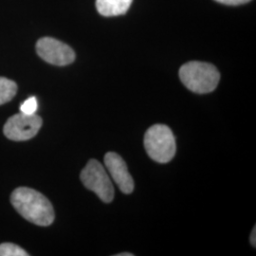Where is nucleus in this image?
Instances as JSON below:
<instances>
[{"label": "nucleus", "instance_id": "nucleus-12", "mask_svg": "<svg viewBox=\"0 0 256 256\" xmlns=\"http://www.w3.org/2000/svg\"><path fill=\"white\" fill-rule=\"evenodd\" d=\"M216 2H220L224 5H230V6H236V5H242L250 2V0H216Z\"/></svg>", "mask_w": 256, "mask_h": 256}, {"label": "nucleus", "instance_id": "nucleus-3", "mask_svg": "<svg viewBox=\"0 0 256 256\" xmlns=\"http://www.w3.org/2000/svg\"><path fill=\"white\" fill-rule=\"evenodd\" d=\"M144 148L153 160L160 164L169 162L176 151L172 130L164 124L151 126L144 135Z\"/></svg>", "mask_w": 256, "mask_h": 256}, {"label": "nucleus", "instance_id": "nucleus-1", "mask_svg": "<svg viewBox=\"0 0 256 256\" xmlns=\"http://www.w3.org/2000/svg\"><path fill=\"white\" fill-rule=\"evenodd\" d=\"M14 209L28 221L42 227L50 226L54 220L52 203L41 192L27 187H19L10 196Z\"/></svg>", "mask_w": 256, "mask_h": 256}, {"label": "nucleus", "instance_id": "nucleus-13", "mask_svg": "<svg viewBox=\"0 0 256 256\" xmlns=\"http://www.w3.org/2000/svg\"><path fill=\"white\" fill-rule=\"evenodd\" d=\"M256 228L254 227V230H252V234H250V244L254 246V247H256Z\"/></svg>", "mask_w": 256, "mask_h": 256}, {"label": "nucleus", "instance_id": "nucleus-10", "mask_svg": "<svg viewBox=\"0 0 256 256\" xmlns=\"http://www.w3.org/2000/svg\"><path fill=\"white\" fill-rule=\"evenodd\" d=\"M27 252L16 244L3 243L0 245V256H28Z\"/></svg>", "mask_w": 256, "mask_h": 256}, {"label": "nucleus", "instance_id": "nucleus-2", "mask_svg": "<svg viewBox=\"0 0 256 256\" xmlns=\"http://www.w3.org/2000/svg\"><path fill=\"white\" fill-rule=\"evenodd\" d=\"M180 78L189 90L205 94L216 88L220 82V74L214 64L192 61L180 68Z\"/></svg>", "mask_w": 256, "mask_h": 256}, {"label": "nucleus", "instance_id": "nucleus-6", "mask_svg": "<svg viewBox=\"0 0 256 256\" xmlns=\"http://www.w3.org/2000/svg\"><path fill=\"white\" fill-rule=\"evenodd\" d=\"M36 52L46 63L55 66H66L75 60V52L70 46L52 37L39 39Z\"/></svg>", "mask_w": 256, "mask_h": 256}, {"label": "nucleus", "instance_id": "nucleus-5", "mask_svg": "<svg viewBox=\"0 0 256 256\" xmlns=\"http://www.w3.org/2000/svg\"><path fill=\"white\" fill-rule=\"evenodd\" d=\"M41 126L42 119L38 115H27L20 112L8 119L3 131L10 140L21 142L36 137Z\"/></svg>", "mask_w": 256, "mask_h": 256}, {"label": "nucleus", "instance_id": "nucleus-9", "mask_svg": "<svg viewBox=\"0 0 256 256\" xmlns=\"http://www.w3.org/2000/svg\"><path fill=\"white\" fill-rule=\"evenodd\" d=\"M18 86L16 82L0 77V106L10 101L16 94Z\"/></svg>", "mask_w": 256, "mask_h": 256}, {"label": "nucleus", "instance_id": "nucleus-7", "mask_svg": "<svg viewBox=\"0 0 256 256\" xmlns=\"http://www.w3.org/2000/svg\"><path fill=\"white\" fill-rule=\"evenodd\" d=\"M104 165L108 173L124 194H131L134 190V182L128 172L126 162L120 156L108 152L104 156Z\"/></svg>", "mask_w": 256, "mask_h": 256}, {"label": "nucleus", "instance_id": "nucleus-11", "mask_svg": "<svg viewBox=\"0 0 256 256\" xmlns=\"http://www.w3.org/2000/svg\"><path fill=\"white\" fill-rule=\"evenodd\" d=\"M37 106H38V104H37L36 98L30 97L21 104L20 112L27 114V115H32V114H36Z\"/></svg>", "mask_w": 256, "mask_h": 256}, {"label": "nucleus", "instance_id": "nucleus-4", "mask_svg": "<svg viewBox=\"0 0 256 256\" xmlns=\"http://www.w3.org/2000/svg\"><path fill=\"white\" fill-rule=\"evenodd\" d=\"M86 188L95 192L102 202L110 203L114 198V187L104 166L96 160H90L80 174Z\"/></svg>", "mask_w": 256, "mask_h": 256}, {"label": "nucleus", "instance_id": "nucleus-14", "mask_svg": "<svg viewBox=\"0 0 256 256\" xmlns=\"http://www.w3.org/2000/svg\"><path fill=\"white\" fill-rule=\"evenodd\" d=\"M117 256H133L132 254H117Z\"/></svg>", "mask_w": 256, "mask_h": 256}, {"label": "nucleus", "instance_id": "nucleus-8", "mask_svg": "<svg viewBox=\"0 0 256 256\" xmlns=\"http://www.w3.org/2000/svg\"><path fill=\"white\" fill-rule=\"evenodd\" d=\"M133 0H96V8L104 16H117L128 12Z\"/></svg>", "mask_w": 256, "mask_h": 256}]
</instances>
